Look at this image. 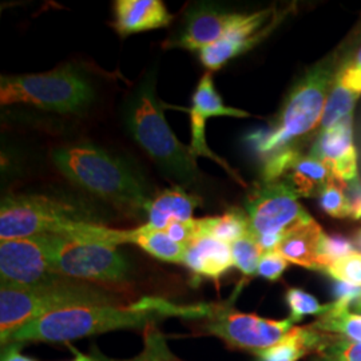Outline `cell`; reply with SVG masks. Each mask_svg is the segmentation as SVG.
<instances>
[{
  "label": "cell",
  "instance_id": "1",
  "mask_svg": "<svg viewBox=\"0 0 361 361\" xmlns=\"http://www.w3.org/2000/svg\"><path fill=\"white\" fill-rule=\"evenodd\" d=\"M340 68L336 56L312 67L288 94L281 110L268 129L252 133L247 138L262 159V180L284 177L313 133H319L325 104Z\"/></svg>",
  "mask_w": 361,
  "mask_h": 361
},
{
  "label": "cell",
  "instance_id": "2",
  "mask_svg": "<svg viewBox=\"0 0 361 361\" xmlns=\"http://www.w3.org/2000/svg\"><path fill=\"white\" fill-rule=\"evenodd\" d=\"M217 305H177L162 297L145 296L130 305H90L54 312L20 326L6 343H67L119 329L149 328L168 317L207 319Z\"/></svg>",
  "mask_w": 361,
  "mask_h": 361
},
{
  "label": "cell",
  "instance_id": "3",
  "mask_svg": "<svg viewBox=\"0 0 361 361\" xmlns=\"http://www.w3.org/2000/svg\"><path fill=\"white\" fill-rule=\"evenodd\" d=\"M52 162L67 180L106 202L140 213L152 198L142 178L121 158L94 145H66L52 152Z\"/></svg>",
  "mask_w": 361,
  "mask_h": 361
},
{
  "label": "cell",
  "instance_id": "4",
  "mask_svg": "<svg viewBox=\"0 0 361 361\" xmlns=\"http://www.w3.org/2000/svg\"><path fill=\"white\" fill-rule=\"evenodd\" d=\"M125 126L147 155L169 177L183 185L200 178L190 149L178 141L164 114L157 97V78L152 70L126 101L123 107Z\"/></svg>",
  "mask_w": 361,
  "mask_h": 361
},
{
  "label": "cell",
  "instance_id": "5",
  "mask_svg": "<svg viewBox=\"0 0 361 361\" xmlns=\"http://www.w3.org/2000/svg\"><path fill=\"white\" fill-rule=\"evenodd\" d=\"M116 297L87 281L59 277L35 286L1 284L0 288V336L1 345L25 324L54 312L116 304Z\"/></svg>",
  "mask_w": 361,
  "mask_h": 361
},
{
  "label": "cell",
  "instance_id": "6",
  "mask_svg": "<svg viewBox=\"0 0 361 361\" xmlns=\"http://www.w3.org/2000/svg\"><path fill=\"white\" fill-rule=\"evenodd\" d=\"M89 79L73 66L42 74L0 78V104H27L46 111L73 114L85 110L94 101Z\"/></svg>",
  "mask_w": 361,
  "mask_h": 361
},
{
  "label": "cell",
  "instance_id": "7",
  "mask_svg": "<svg viewBox=\"0 0 361 361\" xmlns=\"http://www.w3.org/2000/svg\"><path fill=\"white\" fill-rule=\"evenodd\" d=\"M50 268L54 274L82 281L121 283L129 264L116 247L78 241L44 233Z\"/></svg>",
  "mask_w": 361,
  "mask_h": 361
},
{
  "label": "cell",
  "instance_id": "8",
  "mask_svg": "<svg viewBox=\"0 0 361 361\" xmlns=\"http://www.w3.org/2000/svg\"><path fill=\"white\" fill-rule=\"evenodd\" d=\"M298 198L281 180L264 182L247 195L245 207L250 231L264 252L277 249L288 233L312 219Z\"/></svg>",
  "mask_w": 361,
  "mask_h": 361
},
{
  "label": "cell",
  "instance_id": "9",
  "mask_svg": "<svg viewBox=\"0 0 361 361\" xmlns=\"http://www.w3.org/2000/svg\"><path fill=\"white\" fill-rule=\"evenodd\" d=\"M68 219H80L78 207L62 200L31 194L6 197L0 207V240L54 233Z\"/></svg>",
  "mask_w": 361,
  "mask_h": 361
},
{
  "label": "cell",
  "instance_id": "10",
  "mask_svg": "<svg viewBox=\"0 0 361 361\" xmlns=\"http://www.w3.org/2000/svg\"><path fill=\"white\" fill-rule=\"evenodd\" d=\"M201 328L209 335L217 336L232 348L258 353L281 341L293 329V322L290 319L269 320L253 313L217 305Z\"/></svg>",
  "mask_w": 361,
  "mask_h": 361
},
{
  "label": "cell",
  "instance_id": "11",
  "mask_svg": "<svg viewBox=\"0 0 361 361\" xmlns=\"http://www.w3.org/2000/svg\"><path fill=\"white\" fill-rule=\"evenodd\" d=\"M0 277L1 284L18 286L46 284L62 277L50 268L44 233L1 241Z\"/></svg>",
  "mask_w": 361,
  "mask_h": 361
},
{
  "label": "cell",
  "instance_id": "12",
  "mask_svg": "<svg viewBox=\"0 0 361 361\" xmlns=\"http://www.w3.org/2000/svg\"><path fill=\"white\" fill-rule=\"evenodd\" d=\"M273 8L243 13L235 25L212 46L200 51L201 63L210 71L222 68L231 59L253 49L276 26Z\"/></svg>",
  "mask_w": 361,
  "mask_h": 361
},
{
  "label": "cell",
  "instance_id": "13",
  "mask_svg": "<svg viewBox=\"0 0 361 361\" xmlns=\"http://www.w3.org/2000/svg\"><path fill=\"white\" fill-rule=\"evenodd\" d=\"M310 157L322 161L336 180L344 186L359 177L357 152L353 142V116H345L317 133Z\"/></svg>",
  "mask_w": 361,
  "mask_h": 361
},
{
  "label": "cell",
  "instance_id": "14",
  "mask_svg": "<svg viewBox=\"0 0 361 361\" xmlns=\"http://www.w3.org/2000/svg\"><path fill=\"white\" fill-rule=\"evenodd\" d=\"M243 13L226 11L213 4H195L185 15L178 34L170 39L168 47H180L190 51H201L219 42Z\"/></svg>",
  "mask_w": 361,
  "mask_h": 361
},
{
  "label": "cell",
  "instance_id": "15",
  "mask_svg": "<svg viewBox=\"0 0 361 361\" xmlns=\"http://www.w3.org/2000/svg\"><path fill=\"white\" fill-rule=\"evenodd\" d=\"M114 18V28L123 38L166 27L173 20V15L161 0H116Z\"/></svg>",
  "mask_w": 361,
  "mask_h": 361
},
{
  "label": "cell",
  "instance_id": "16",
  "mask_svg": "<svg viewBox=\"0 0 361 361\" xmlns=\"http://www.w3.org/2000/svg\"><path fill=\"white\" fill-rule=\"evenodd\" d=\"M183 265L198 276L219 281L234 267L232 247L214 237L202 235L186 247Z\"/></svg>",
  "mask_w": 361,
  "mask_h": 361
},
{
  "label": "cell",
  "instance_id": "17",
  "mask_svg": "<svg viewBox=\"0 0 361 361\" xmlns=\"http://www.w3.org/2000/svg\"><path fill=\"white\" fill-rule=\"evenodd\" d=\"M360 97L361 77L353 71L350 59H347L337 71L319 131L331 128L345 116H353V109Z\"/></svg>",
  "mask_w": 361,
  "mask_h": 361
},
{
  "label": "cell",
  "instance_id": "18",
  "mask_svg": "<svg viewBox=\"0 0 361 361\" xmlns=\"http://www.w3.org/2000/svg\"><path fill=\"white\" fill-rule=\"evenodd\" d=\"M324 234L322 226L312 219L288 233L277 249L289 262L320 271L319 257Z\"/></svg>",
  "mask_w": 361,
  "mask_h": 361
},
{
  "label": "cell",
  "instance_id": "19",
  "mask_svg": "<svg viewBox=\"0 0 361 361\" xmlns=\"http://www.w3.org/2000/svg\"><path fill=\"white\" fill-rule=\"evenodd\" d=\"M200 204L201 198L198 195L188 193L180 186L162 190L152 198L147 207V224L155 229L166 231L173 221L192 219L194 209Z\"/></svg>",
  "mask_w": 361,
  "mask_h": 361
},
{
  "label": "cell",
  "instance_id": "20",
  "mask_svg": "<svg viewBox=\"0 0 361 361\" xmlns=\"http://www.w3.org/2000/svg\"><path fill=\"white\" fill-rule=\"evenodd\" d=\"M332 178L331 170L322 161L308 154L297 158L281 180H285L298 197H316Z\"/></svg>",
  "mask_w": 361,
  "mask_h": 361
},
{
  "label": "cell",
  "instance_id": "21",
  "mask_svg": "<svg viewBox=\"0 0 361 361\" xmlns=\"http://www.w3.org/2000/svg\"><path fill=\"white\" fill-rule=\"evenodd\" d=\"M322 332L308 326H296L271 348L256 353L258 361H297L314 353Z\"/></svg>",
  "mask_w": 361,
  "mask_h": 361
},
{
  "label": "cell",
  "instance_id": "22",
  "mask_svg": "<svg viewBox=\"0 0 361 361\" xmlns=\"http://www.w3.org/2000/svg\"><path fill=\"white\" fill-rule=\"evenodd\" d=\"M133 244L142 247L153 257L173 264H183L188 247L173 241L165 231L155 229L149 224L133 229Z\"/></svg>",
  "mask_w": 361,
  "mask_h": 361
},
{
  "label": "cell",
  "instance_id": "23",
  "mask_svg": "<svg viewBox=\"0 0 361 361\" xmlns=\"http://www.w3.org/2000/svg\"><path fill=\"white\" fill-rule=\"evenodd\" d=\"M202 235H210L228 245L245 237L250 231L247 214L240 209H231L222 216L200 219Z\"/></svg>",
  "mask_w": 361,
  "mask_h": 361
},
{
  "label": "cell",
  "instance_id": "24",
  "mask_svg": "<svg viewBox=\"0 0 361 361\" xmlns=\"http://www.w3.org/2000/svg\"><path fill=\"white\" fill-rule=\"evenodd\" d=\"M190 109L197 111L198 114H201L205 119L212 116H234V118L250 116L247 111L225 106L222 98L219 97V92L214 87L213 77L209 71L200 79L194 90Z\"/></svg>",
  "mask_w": 361,
  "mask_h": 361
},
{
  "label": "cell",
  "instance_id": "25",
  "mask_svg": "<svg viewBox=\"0 0 361 361\" xmlns=\"http://www.w3.org/2000/svg\"><path fill=\"white\" fill-rule=\"evenodd\" d=\"M310 326L323 334L361 343V314L338 308L334 302L329 304L328 310Z\"/></svg>",
  "mask_w": 361,
  "mask_h": 361
},
{
  "label": "cell",
  "instance_id": "26",
  "mask_svg": "<svg viewBox=\"0 0 361 361\" xmlns=\"http://www.w3.org/2000/svg\"><path fill=\"white\" fill-rule=\"evenodd\" d=\"M91 356L94 361H183L170 350L166 343V337L155 328V325L146 328L142 352L133 359L129 360L109 359L104 355H101L97 349L92 350Z\"/></svg>",
  "mask_w": 361,
  "mask_h": 361
},
{
  "label": "cell",
  "instance_id": "27",
  "mask_svg": "<svg viewBox=\"0 0 361 361\" xmlns=\"http://www.w3.org/2000/svg\"><path fill=\"white\" fill-rule=\"evenodd\" d=\"M314 353L320 361H361V343L322 332Z\"/></svg>",
  "mask_w": 361,
  "mask_h": 361
},
{
  "label": "cell",
  "instance_id": "28",
  "mask_svg": "<svg viewBox=\"0 0 361 361\" xmlns=\"http://www.w3.org/2000/svg\"><path fill=\"white\" fill-rule=\"evenodd\" d=\"M189 116H190V125H192V142H190L189 149H190V153H192L194 158H197V157L210 158L212 161L219 164L221 168L225 169L231 174L232 178L244 185V180L237 176V173L221 157H219L216 153H213L210 150V147L207 146V135H205V125H207L205 122H207V119L201 114H198L197 111L192 110V109L189 110Z\"/></svg>",
  "mask_w": 361,
  "mask_h": 361
},
{
  "label": "cell",
  "instance_id": "29",
  "mask_svg": "<svg viewBox=\"0 0 361 361\" xmlns=\"http://www.w3.org/2000/svg\"><path fill=\"white\" fill-rule=\"evenodd\" d=\"M231 247L234 267L238 268L246 276L257 274L258 262L264 250L258 244L256 235L250 232L246 234L245 237L233 243Z\"/></svg>",
  "mask_w": 361,
  "mask_h": 361
},
{
  "label": "cell",
  "instance_id": "30",
  "mask_svg": "<svg viewBox=\"0 0 361 361\" xmlns=\"http://www.w3.org/2000/svg\"><path fill=\"white\" fill-rule=\"evenodd\" d=\"M285 300L290 310L289 319L293 323L302 320L305 316H322L329 308V304H320L317 298L300 288H289L286 290Z\"/></svg>",
  "mask_w": 361,
  "mask_h": 361
},
{
  "label": "cell",
  "instance_id": "31",
  "mask_svg": "<svg viewBox=\"0 0 361 361\" xmlns=\"http://www.w3.org/2000/svg\"><path fill=\"white\" fill-rule=\"evenodd\" d=\"M319 202L324 212L334 219L350 217V207L345 194V186L335 178L323 189L319 195Z\"/></svg>",
  "mask_w": 361,
  "mask_h": 361
},
{
  "label": "cell",
  "instance_id": "32",
  "mask_svg": "<svg viewBox=\"0 0 361 361\" xmlns=\"http://www.w3.org/2000/svg\"><path fill=\"white\" fill-rule=\"evenodd\" d=\"M324 273L338 283L361 286V253L356 252L336 259L325 268Z\"/></svg>",
  "mask_w": 361,
  "mask_h": 361
},
{
  "label": "cell",
  "instance_id": "33",
  "mask_svg": "<svg viewBox=\"0 0 361 361\" xmlns=\"http://www.w3.org/2000/svg\"><path fill=\"white\" fill-rule=\"evenodd\" d=\"M352 253H356L352 240L345 238L343 235L324 234L322 247H320V257H319L320 271H325V268L336 259L347 257Z\"/></svg>",
  "mask_w": 361,
  "mask_h": 361
},
{
  "label": "cell",
  "instance_id": "34",
  "mask_svg": "<svg viewBox=\"0 0 361 361\" xmlns=\"http://www.w3.org/2000/svg\"><path fill=\"white\" fill-rule=\"evenodd\" d=\"M289 264L290 262L279 252V249L267 250L258 262L257 274L269 281H277L288 269Z\"/></svg>",
  "mask_w": 361,
  "mask_h": 361
},
{
  "label": "cell",
  "instance_id": "35",
  "mask_svg": "<svg viewBox=\"0 0 361 361\" xmlns=\"http://www.w3.org/2000/svg\"><path fill=\"white\" fill-rule=\"evenodd\" d=\"M165 232L169 237L182 245H189L197 238L202 237V228L200 219H188V221H173L169 224Z\"/></svg>",
  "mask_w": 361,
  "mask_h": 361
},
{
  "label": "cell",
  "instance_id": "36",
  "mask_svg": "<svg viewBox=\"0 0 361 361\" xmlns=\"http://www.w3.org/2000/svg\"><path fill=\"white\" fill-rule=\"evenodd\" d=\"M334 295L336 307L361 314V286L335 281Z\"/></svg>",
  "mask_w": 361,
  "mask_h": 361
},
{
  "label": "cell",
  "instance_id": "37",
  "mask_svg": "<svg viewBox=\"0 0 361 361\" xmlns=\"http://www.w3.org/2000/svg\"><path fill=\"white\" fill-rule=\"evenodd\" d=\"M345 194L348 198L349 207H350V217L349 219L359 221L361 219V180L357 178L348 185H345Z\"/></svg>",
  "mask_w": 361,
  "mask_h": 361
},
{
  "label": "cell",
  "instance_id": "38",
  "mask_svg": "<svg viewBox=\"0 0 361 361\" xmlns=\"http://www.w3.org/2000/svg\"><path fill=\"white\" fill-rule=\"evenodd\" d=\"M20 347H22L20 343H11V344L4 345L1 350V361H37L22 355L19 352Z\"/></svg>",
  "mask_w": 361,
  "mask_h": 361
},
{
  "label": "cell",
  "instance_id": "39",
  "mask_svg": "<svg viewBox=\"0 0 361 361\" xmlns=\"http://www.w3.org/2000/svg\"><path fill=\"white\" fill-rule=\"evenodd\" d=\"M350 66H352L353 71L361 77V47L360 50L356 54V56L353 59H350Z\"/></svg>",
  "mask_w": 361,
  "mask_h": 361
},
{
  "label": "cell",
  "instance_id": "40",
  "mask_svg": "<svg viewBox=\"0 0 361 361\" xmlns=\"http://www.w3.org/2000/svg\"><path fill=\"white\" fill-rule=\"evenodd\" d=\"M352 243H353V246H355L356 252L361 253V228L357 232L355 233V235H353V238H352Z\"/></svg>",
  "mask_w": 361,
  "mask_h": 361
},
{
  "label": "cell",
  "instance_id": "41",
  "mask_svg": "<svg viewBox=\"0 0 361 361\" xmlns=\"http://www.w3.org/2000/svg\"><path fill=\"white\" fill-rule=\"evenodd\" d=\"M74 353H75V359L71 361H94V359H92V356H91V355H85V353H80V352H77L75 349H74Z\"/></svg>",
  "mask_w": 361,
  "mask_h": 361
}]
</instances>
